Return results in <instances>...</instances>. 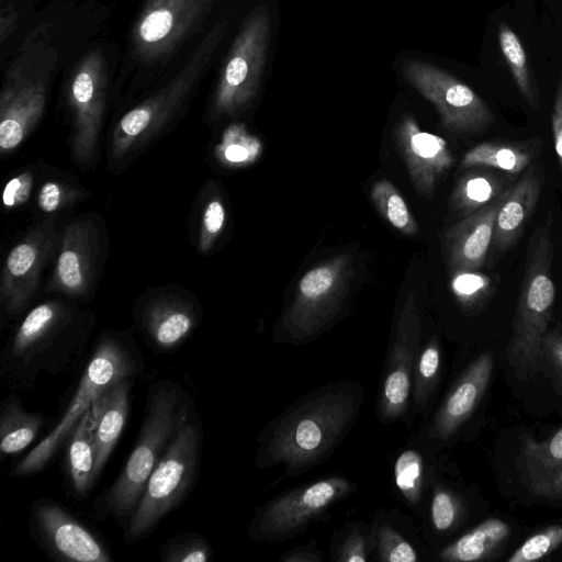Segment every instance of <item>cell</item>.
<instances>
[{
    "label": "cell",
    "instance_id": "7c38bea8",
    "mask_svg": "<svg viewBox=\"0 0 562 562\" xmlns=\"http://www.w3.org/2000/svg\"><path fill=\"white\" fill-rule=\"evenodd\" d=\"M420 336V314L411 292L400 312L382 378L376 408L382 423L394 422L407 411Z\"/></svg>",
    "mask_w": 562,
    "mask_h": 562
},
{
    "label": "cell",
    "instance_id": "e575fe53",
    "mask_svg": "<svg viewBox=\"0 0 562 562\" xmlns=\"http://www.w3.org/2000/svg\"><path fill=\"white\" fill-rule=\"evenodd\" d=\"M430 515L434 527L438 531L452 529L461 515V503L449 490L436 485L432 493Z\"/></svg>",
    "mask_w": 562,
    "mask_h": 562
},
{
    "label": "cell",
    "instance_id": "3957f363",
    "mask_svg": "<svg viewBox=\"0 0 562 562\" xmlns=\"http://www.w3.org/2000/svg\"><path fill=\"white\" fill-rule=\"evenodd\" d=\"M528 257L507 348L516 376L536 374L544 357L542 340L553 317L555 286L551 273L552 243L548 227L541 226L530 239Z\"/></svg>",
    "mask_w": 562,
    "mask_h": 562
},
{
    "label": "cell",
    "instance_id": "7402d4cb",
    "mask_svg": "<svg viewBox=\"0 0 562 562\" xmlns=\"http://www.w3.org/2000/svg\"><path fill=\"white\" fill-rule=\"evenodd\" d=\"M510 526L498 518H490L438 552L447 562H472L491 558L509 538Z\"/></svg>",
    "mask_w": 562,
    "mask_h": 562
},
{
    "label": "cell",
    "instance_id": "2e32d148",
    "mask_svg": "<svg viewBox=\"0 0 562 562\" xmlns=\"http://www.w3.org/2000/svg\"><path fill=\"white\" fill-rule=\"evenodd\" d=\"M493 363L491 352L471 361L439 406L428 429L430 438L449 439L468 420L485 394Z\"/></svg>",
    "mask_w": 562,
    "mask_h": 562
},
{
    "label": "cell",
    "instance_id": "b9f144b4",
    "mask_svg": "<svg viewBox=\"0 0 562 562\" xmlns=\"http://www.w3.org/2000/svg\"><path fill=\"white\" fill-rule=\"evenodd\" d=\"M203 222L210 235H216L223 228L225 210L220 201L215 200L209 203L204 212Z\"/></svg>",
    "mask_w": 562,
    "mask_h": 562
},
{
    "label": "cell",
    "instance_id": "4dcf8cb0",
    "mask_svg": "<svg viewBox=\"0 0 562 562\" xmlns=\"http://www.w3.org/2000/svg\"><path fill=\"white\" fill-rule=\"evenodd\" d=\"M373 542L380 561L415 562L418 560L415 548L387 524H381L374 528Z\"/></svg>",
    "mask_w": 562,
    "mask_h": 562
},
{
    "label": "cell",
    "instance_id": "30bf717a",
    "mask_svg": "<svg viewBox=\"0 0 562 562\" xmlns=\"http://www.w3.org/2000/svg\"><path fill=\"white\" fill-rule=\"evenodd\" d=\"M271 18L266 7L256 8L244 20L222 66L215 93L221 113H233L257 94L267 61Z\"/></svg>",
    "mask_w": 562,
    "mask_h": 562
},
{
    "label": "cell",
    "instance_id": "8fae6325",
    "mask_svg": "<svg viewBox=\"0 0 562 562\" xmlns=\"http://www.w3.org/2000/svg\"><path fill=\"white\" fill-rule=\"evenodd\" d=\"M402 70L404 79L436 108L447 131L473 134L494 124L493 112L479 94L445 69L406 59Z\"/></svg>",
    "mask_w": 562,
    "mask_h": 562
},
{
    "label": "cell",
    "instance_id": "ee69618b",
    "mask_svg": "<svg viewBox=\"0 0 562 562\" xmlns=\"http://www.w3.org/2000/svg\"><path fill=\"white\" fill-rule=\"evenodd\" d=\"M40 207L45 212H54L60 203V189L54 182H46L40 192Z\"/></svg>",
    "mask_w": 562,
    "mask_h": 562
},
{
    "label": "cell",
    "instance_id": "8992f818",
    "mask_svg": "<svg viewBox=\"0 0 562 562\" xmlns=\"http://www.w3.org/2000/svg\"><path fill=\"white\" fill-rule=\"evenodd\" d=\"M143 370L142 357L122 340L106 337L94 348L78 387L56 426L11 470L16 477L42 471L90 409L94 398L122 379H134Z\"/></svg>",
    "mask_w": 562,
    "mask_h": 562
},
{
    "label": "cell",
    "instance_id": "d4e9b609",
    "mask_svg": "<svg viewBox=\"0 0 562 562\" xmlns=\"http://www.w3.org/2000/svg\"><path fill=\"white\" fill-rule=\"evenodd\" d=\"M506 189L503 177L491 171L472 170L457 182L450 199L451 205L468 215L493 202Z\"/></svg>",
    "mask_w": 562,
    "mask_h": 562
},
{
    "label": "cell",
    "instance_id": "f6af8a7d",
    "mask_svg": "<svg viewBox=\"0 0 562 562\" xmlns=\"http://www.w3.org/2000/svg\"><path fill=\"white\" fill-rule=\"evenodd\" d=\"M16 21V14L13 10L2 11L0 16V35L3 41L13 30Z\"/></svg>",
    "mask_w": 562,
    "mask_h": 562
},
{
    "label": "cell",
    "instance_id": "4316f807",
    "mask_svg": "<svg viewBox=\"0 0 562 562\" xmlns=\"http://www.w3.org/2000/svg\"><path fill=\"white\" fill-rule=\"evenodd\" d=\"M371 199L381 216L397 232L413 236L419 227L408 205L395 186L387 179L376 181L370 191Z\"/></svg>",
    "mask_w": 562,
    "mask_h": 562
},
{
    "label": "cell",
    "instance_id": "83f0119b",
    "mask_svg": "<svg viewBox=\"0 0 562 562\" xmlns=\"http://www.w3.org/2000/svg\"><path fill=\"white\" fill-rule=\"evenodd\" d=\"M440 364V345L436 337H431L418 352L414 367L413 387L416 406L427 405L439 378Z\"/></svg>",
    "mask_w": 562,
    "mask_h": 562
},
{
    "label": "cell",
    "instance_id": "7bdbcfd3",
    "mask_svg": "<svg viewBox=\"0 0 562 562\" xmlns=\"http://www.w3.org/2000/svg\"><path fill=\"white\" fill-rule=\"evenodd\" d=\"M280 561L282 562H322L324 561L322 552L317 549L316 544L308 543L305 546L296 547L291 551L284 553Z\"/></svg>",
    "mask_w": 562,
    "mask_h": 562
},
{
    "label": "cell",
    "instance_id": "d6986e66",
    "mask_svg": "<svg viewBox=\"0 0 562 562\" xmlns=\"http://www.w3.org/2000/svg\"><path fill=\"white\" fill-rule=\"evenodd\" d=\"M540 190L541 179L533 169L510 187L495 220L492 239L495 252L505 251L521 236L537 205Z\"/></svg>",
    "mask_w": 562,
    "mask_h": 562
},
{
    "label": "cell",
    "instance_id": "cb8c5ba5",
    "mask_svg": "<svg viewBox=\"0 0 562 562\" xmlns=\"http://www.w3.org/2000/svg\"><path fill=\"white\" fill-rule=\"evenodd\" d=\"M94 465L95 447L89 409L69 435L67 443L68 474L77 495L83 496L93 486Z\"/></svg>",
    "mask_w": 562,
    "mask_h": 562
},
{
    "label": "cell",
    "instance_id": "ab89813d",
    "mask_svg": "<svg viewBox=\"0 0 562 562\" xmlns=\"http://www.w3.org/2000/svg\"><path fill=\"white\" fill-rule=\"evenodd\" d=\"M543 355L562 381V334L547 333L542 340Z\"/></svg>",
    "mask_w": 562,
    "mask_h": 562
},
{
    "label": "cell",
    "instance_id": "484cf974",
    "mask_svg": "<svg viewBox=\"0 0 562 562\" xmlns=\"http://www.w3.org/2000/svg\"><path fill=\"white\" fill-rule=\"evenodd\" d=\"M498 44L520 93L532 109H538V91L531 76L526 50L518 35L505 22L498 25Z\"/></svg>",
    "mask_w": 562,
    "mask_h": 562
},
{
    "label": "cell",
    "instance_id": "7a4b0ae2",
    "mask_svg": "<svg viewBox=\"0 0 562 562\" xmlns=\"http://www.w3.org/2000/svg\"><path fill=\"white\" fill-rule=\"evenodd\" d=\"M194 411L179 383L162 379L149 386L136 442L117 479L95 499L97 518L127 524L168 443Z\"/></svg>",
    "mask_w": 562,
    "mask_h": 562
},
{
    "label": "cell",
    "instance_id": "836d02e7",
    "mask_svg": "<svg viewBox=\"0 0 562 562\" xmlns=\"http://www.w3.org/2000/svg\"><path fill=\"white\" fill-rule=\"evenodd\" d=\"M224 157L232 164H249L255 161L261 153L260 140L248 134L243 125H233L227 132Z\"/></svg>",
    "mask_w": 562,
    "mask_h": 562
},
{
    "label": "cell",
    "instance_id": "4fadbf2b",
    "mask_svg": "<svg viewBox=\"0 0 562 562\" xmlns=\"http://www.w3.org/2000/svg\"><path fill=\"white\" fill-rule=\"evenodd\" d=\"M34 538L55 560L111 562L110 552L98 537L61 505L37 499L31 513Z\"/></svg>",
    "mask_w": 562,
    "mask_h": 562
},
{
    "label": "cell",
    "instance_id": "d6a6232c",
    "mask_svg": "<svg viewBox=\"0 0 562 562\" xmlns=\"http://www.w3.org/2000/svg\"><path fill=\"white\" fill-rule=\"evenodd\" d=\"M562 544V525L549 526L517 548L507 559L508 562H531L540 560Z\"/></svg>",
    "mask_w": 562,
    "mask_h": 562
},
{
    "label": "cell",
    "instance_id": "9a60e30c",
    "mask_svg": "<svg viewBox=\"0 0 562 562\" xmlns=\"http://www.w3.org/2000/svg\"><path fill=\"white\" fill-rule=\"evenodd\" d=\"M507 188L490 204L465 215L445 234L443 245L449 268L454 271L479 270L492 247L495 220L506 199Z\"/></svg>",
    "mask_w": 562,
    "mask_h": 562
},
{
    "label": "cell",
    "instance_id": "e0dca14e",
    "mask_svg": "<svg viewBox=\"0 0 562 562\" xmlns=\"http://www.w3.org/2000/svg\"><path fill=\"white\" fill-rule=\"evenodd\" d=\"M132 380L127 378L113 383L94 398L90 407L95 447L93 483L97 482L125 426Z\"/></svg>",
    "mask_w": 562,
    "mask_h": 562
},
{
    "label": "cell",
    "instance_id": "8d00e7d4",
    "mask_svg": "<svg viewBox=\"0 0 562 562\" xmlns=\"http://www.w3.org/2000/svg\"><path fill=\"white\" fill-rule=\"evenodd\" d=\"M57 270L65 286L76 289L81 285L82 274L79 258L74 251L65 250L60 254Z\"/></svg>",
    "mask_w": 562,
    "mask_h": 562
},
{
    "label": "cell",
    "instance_id": "603a6c76",
    "mask_svg": "<svg viewBox=\"0 0 562 562\" xmlns=\"http://www.w3.org/2000/svg\"><path fill=\"white\" fill-rule=\"evenodd\" d=\"M45 424L40 413L25 409L20 397L8 395L0 409V451L2 456L15 454L27 448Z\"/></svg>",
    "mask_w": 562,
    "mask_h": 562
},
{
    "label": "cell",
    "instance_id": "52a82bcc",
    "mask_svg": "<svg viewBox=\"0 0 562 562\" xmlns=\"http://www.w3.org/2000/svg\"><path fill=\"white\" fill-rule=\"evenodd\" d=\"M353 273V258L348 254L330 258L305 272L282 316L285 340L304 344L321 334L340 313Z\"/></svg>",
    "mask_w": 562,
    "mask_h": 562
},
{
    "label": "cell",
    "instance_id": "ac0fdd59",
    "mask_svg": "<svg viewBox=\"0 0 562 562\" xmlns=\"http://www.w3.org/2000/svg\"><path fill=\"white\" fill-rule=\"evenodd\" d=\"M520 472L533 495L562 499V427L549 439L526 437L522 440Z\"/></svg>",
    "mask_w": 562,
    "mask_h": 562
},
{
    "label": "cell",
    "instance_id": "9c48e42d",
    "mask_svg": "<svg viewBox=\"0 0 562 562\" xmlns=\"http://www.w3.org/2000/svg\"><path fill=\"white\" fill-rule=\"evenodd\" d=\"M217 0H146L132 27V58L144 66L167 61L202 25Z\"/></svg>",
    "mask_w": 562,
    "mask_h": 562
},
{
    "label": "cell",
    "instance_id": "5bb4252c",
    "mask_svg": "<svg viewBox=\"0 0 562 562\" xmlns=\"http://www.w3.org/2000/svg\"><path fill=\"white\" fill-rule=\"evenodd\" d=\"M394 138L415 190L430 199L454 162L447 142L423 131L409 113L403 114L396 123Z\"/></svg>",
    "mask_w": 562,
    "mask_h": 562
},
{
    "label": "cell",
    "instance_id": "f546056e",
    "mask_svg": "<svg viewBox=\"0 0 562 562\" xmlns=\"http://www.w3.org/2000/svg\"><path fill=\"white\" fill-rule=\"evenodd\" d=\"M212 554L207 539L193 531L173 536L160 548V559L164 562H206Z\"/></svg>",
    "mask_w": 562,
    "mask_h": 562
},
{
    "label": "cell",
    "instance_id": "74e56055",
    "mask_svg": "<svg viewBox=\"0 0 562 562\" xmlns=\"http://www.w3.org/2000/svg\"><path fill=\"white\" fill-rule=\"evenodd\" d=\"M36 259L35 249L29 244H20L12 249L7 259V268L12 276L25 274Z\"/></svg>",
    "mask_w": 562,
    "mask_h": 562
},
{
    "label": "cell",
    "instance_id": "ffe728a7",
    "mask_svg": "<svg viewBox=\"0 0 562 562\" xmlns=\"http://www.w3.org/2000/svg\"><path fill=\"white\" fill-rule=\"evenodd\" d=\"M25 64H16L8 71L1 93L2 120H12L24 130L40 114L45 99L44 79Z\"/></svg>",
    "mask_w": 562,
    "mask_h": 562
},
{
    "label": "cell",
    "instance_id": "f1b7e54d",
    "mask_svg": "<svg viewBox=\"0 0 562 562\" xmlns=\"http://www.w3.org/2000/svg\"><path fill=\"white\" fill-rule=\"evenodd\" d=\"M426 469L422 454L415 449H406L394 463V480L404 498L417 506L425 486Z\"/></svg>",
    "mask_w": 562,
    "mask_h": 562
},
{
    "label": "cell",
    "instance_id": "6da1fadb",
    "mask_svg": "<svg viewBox=\"0 0 562 562\" xmlns=\"http://www.w3.org/2000/svg\"><path fill=\"white\" fill-rule=\"evenodd\" d=\"M363 401L364 387L355 381L328 383L304 394L262 429L256 468L283 465L284 476L310 471L346 438Z\"/></svg>",
    "mask_w": 562,
    "mask_h": 562
},
{
    "label": "cell",
    "instance_id": "f35d334b",
    "mask_svg": "<svg viewBox=\"0 0 562 562\" xmlns=\"http://www.w3.org/2000/svg\"><path fill=\"white\" fill-rule=\"evenodd\" d=\"M32 187L30 173H23L10 180L3 191V203L8 207L19 205L27 200Z\"/></svg>",
    "mask_w": 562,
    "mask_h": 562
},
{
    "label": "cell",
    "instance_id": "277c9868",
    "mask_svg": "<svg viewBox=\"0 0 562 562\" xmlns=\"http://www.w3.org/2000/svg\"><path fill=\"white\" fill-rule=\"evenodd\" d=\"M69 319L50 304L33 308L0 359L1 376L13 387L32 386L41 375H55L67 368L81 347L71 334Z\"/></svg>",
    "mask_w": 562,
    "mask_h": 562
},
{
    "label": "cell",
    "instance_id": "ba28073f",
    "mask_svg": "<svg viewBox=\"0 0 562 562\" xmlns=\"http://www.w3.org/2000/svg\"><path fill=\"white\" fill-rule=\"evenodd\" d=\"M356 490L350 479L336 474L286 491L256 510L248 537L270 543L296 537Z\"/></svg>",
    "mask_w": 562,
    "mask_h": 562
},
{
    "label": "cell",
    "instance_id": "60d3db41",
    "mask_svg": "<svg viewBox=\"0 0 562 562\" xmlns=\"http://www.w3.org/2000/svg\"><path fill=\"white\" fill-rule=\"evenodd\" d=\"M551 125H552V134L554 148L560 161V166L562 169V77L558 85L552 115H551Z\"/></svg>",
    "mask_w": 562,
    "mask_h": 562
},
{
    "label": "cell",
    "instance_id": "5b68a950",
    "mask_svg": "<svg viewBox=\"0 0 562 562\" xmlns=\"http://www.w3.org/2000/svg\"><path fill=\"white\" fill-rule=\"evenodd\" d=\"M202 427L194 411L168 443L125 525L128 543L147 537L187 497L200 470Z\"/></svg>",
    "mask_w": 562,
    "mask_h": 562
},
{
    "label": "cell",
    "instance_id": "44dd1931",
    "mask_svg": "<svg viewBox=\"0 0 562 562\" xmlns=\"http://www.w3.org/2000/svg\"><path fill=\"white\" fill-rule=\"evenodd\" d=\"M540 140L484 142L468 150L461 160L462 168L486 167L508 173H520L535 160Z\"/></svg>",
    "mask_w": 562,
    "mask_h": 562
},
{
    "label": "cell",
    "instance_id": "1f68e13d",
    "mask_svg": "<svg viewBox=\"0 0 562 562\" xmlns=\"http://www.w3.org/2000/svg\"><path fill=\"white\" fill-rule=\"evenodd\" d=\"M492 279L477 270L454 271L451 289L467 308L481 305L492 291Z\"/></svg>",
    "mask_w": 562,
    "mask_h": 562
},
{
    "label": "cell",
    "instance_id": "d590c367",
    "mask_svg": "<svg viewBox=\"0 0 562 562\" xmlns=\"http://www.w3.org/2000/svg\"><path fill=\"white\" fill-rule=\"evenodd\" d=\"M368 539L359 527L352 528L337 550L339 562H364L368 560Z\"/></svg>",
    "mask_w": 562,
    "mask_h": 562
}]
</instances>
